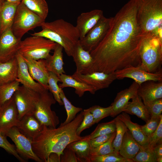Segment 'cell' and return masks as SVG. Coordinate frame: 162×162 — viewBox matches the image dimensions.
<instances>
[{"label":"cell","instance_id":"60d3db41","mask_svg":"<svg viewBox=\"0 0 162 162\" xmlns=\"http://www.w3.org/2000/svg\"><path fill=\"white\" fill-rule=\"evenodd\" d=\"M161 118V114L158 116L151 117L146 124L141 126L142 132L148 139L157 128Z\"/></svg>","mask_w":162,"mask_h":162},{"label":"cell","instance_id":"30bf717a","mask_svg":"<svg viewBox=\"0 0 162 162\" xmlns=\"http://www.w3.org/2000/svg\"><path fill=\"white\" fill-rule=\"evenodd\" d=\"M113 17L101 19L79 43L85 50L90 52L103 40L110 26Z\"/></svg>","mask_w":162,"mask_h":162},{"label":"cell","instance_id":"8d00e7d4","mask_svg":"<svg viewBox=\"0 0 162 162\" xmlns=\"http://www.w3.org/2000/svg\"><path fill=\"white\" fill-rule=\"evenodd\" d=\"M90 162H134L132 159L124 158L115 152L90 157Z\"/></svg>","mask_w":162,"mask_h":162},{"label":"cell","instance_id":"7dc6e473","mask_svg":"<svg viewBox=\"0 0 162 162\" xmlns=\"http://www.w3.org/2000/svg\"><path fill=\"white\" fill-rule=\"evenodd\" d=\"M113 133L89 139V142L91 148L97 147L106 142L112 136Z\"/></svg>","mask_w":162,"mask_h":162},{"label":"cell","instance_id":"d590c367","mask_svg":"<svg viewBox=\"0 0 162 162\" xmlns=\"http://www.w3.org/2000/svg\"><path fill=\"white\" fill-rule=\"evenodd\" d=\"M116 130L114 119L108 122L98 124L94 130L88 136L89 139H92L100 136L112 133L116 131Z\"/></svg>","mask_w":162,"mask_h":162},{"label":"cell","instance_id":"f546056e","mask_svg":"<svg viewBox=\"0 0 162 162\" xmlns=\"http://www.w3.org/2000/svg\"><path fill=\"white\" fill-rule=\"evenodd\" d=\"M123 112L131 115H134L146 122L151 118L149 112L142 99L137 94L131 99Z\"/></svg>","mask_w":162,"mask_h":162},{"label":"cell","instance_id":"681fc988","mask_svg":"<svg viewBox=\"0 0 162 162\" xmlns=\"http://www.w3.org/2000/svg\"><path fill=\"white\" fill-rule=\"evenodd\" d=\"M153 150L157 158L162 157V143L156 145Z\"/></svg>","mask_w":162,"mask_h":162},{"label":"cell","instance_id":"b9f144b4","mask_svg":"<svg viewBox=\"0 0 162 162\" xmlns=\"http://www.w3.org/2000/svg\"><path fill=\"white\" fill-rule=\"evenodd\" d=\"M0 147L4 149L8 153L12 154L19 161L26 162L17 153L14 146L10 143L7 139L6 136L0 134Z\"/></svg>","mask_w":162,"mask_h":162},{"label":"cell","instance_id":"f907efd6","mask_svg":"<svg viewBox=\"0 0 162 162\" xmlns=\"http://www.w3.org/2000/svg\"><path fill=\"white\" fill-rule=\"evenodd\" d=\"M8 2H15V3H20V2L22 0H6Z\"/></svg>","mask_w":162,"mask_h":162},{"label":"cell","instance_id":"74e56055","mask_svg":"<svg viewBox=\"0 0 162 162\" xmlns=\"http://www.w3.org/2000/svg\"><path fill=\"white\" fill-rule=\"evenodd\" d=\"M92 114L95 123H97L103 118L110 116L112 112V106L104 107L99 105H94L88 108Z\"/></svg>","mask_w":162,"mask_h":162},{"label":"cell","instance_id":"ffe728a7","mask_svg":"<svg viewBox=\"0 0 162 162\" xmlns=\"http://www.w3.org/2000/svg\"><path fill=\"white\" fill-rule=\"evenodd\" d=\"M139 85L134 81L128 88L117 93L111 104L112 112L110 116L114 117L123 112L127 106L129 100L137 94Z\"/></svg>","mask_w":162,"mask_h":162},{"label":"cell","instance_id":"bcb514c9","mask_svg":"<svg viewBox=\"0 0 162 162\" xmlns=\"http://www.w3.org/2000/svg\"><path fill=\"white\" fill-rule=\"evenodd\" d=\"M60 162H78V158L74 152L71 149L66 148L60 156Z\"/></svg>","mask_w":162,"mask_h":162},{"label":"cell","instance_id":"816d5d0a","mask_svg":"<svg viewBox=\"0 0 162 162\" xmlns=\"http://www.w3.org/2000/svg\"><path fill=\"white\" fill-rule=\"evenodd\" d=\"M157 162H162V157H159L157 158Z\"/></svg>","mask_w":162,"mask_h":162},{"label":"cell","instance_id":"9c48e42d","mask_svg":"<svg viewBox=\"0 0 162 162\" xmlns=\"http://www.w3.org/2000/svg\"><path fill=\"white\" fill-rule=\"evenodd\" d=\"M39 93L23 86H20L13 96L20 119L27 115L34 114Z\"/></svg>","mask_w":162,"mask_h":162},{"label":"cell","instance_id":"f1b7e54d","mask_svg":"<svg viewBox=\"0 0 162 162\" xmlns=\"http://www.w3.org/2000/svg\"><path fill=\"white\" fill-rule=\"evenodd\" d=\"M89 140L87 135L82 139L70 143L66 147L74 152L79 162H90L91 148Z\"/></svg>","mask_w":162,"mask_h":162},{"label":"cell","instance_id":"836d02e7","mask_svg":"<svg viewBox=\"0 0 162 162\" xmlns=\"http://www.w3.org/2000/svg\"><path fill=\"white\" fill-rule=\"evenodd\" d=\"M116 134L112 143L114 152L119 154V151L124 135L128 128L125 124L117 117L115 119Z\"/></svg>","mask_w":162,"mask_h":162},{"label":"cell","instance_id":"3957f363","mask_svg":"<svg viewBox=\"0 0 162 162\" xmlns=\"http://www.w3.org/2000/svg\"><path fill=\"white\" fill-rule=\"evenodd\" d=\"M40 31L31 34L49 39L61 45L66 54L72 56L74 48L80 40L79 32L75 26L60 19L51 22L44 21Z\"/></svg>","mask_w":162,"mask_h":162},{"label":"cell","instance_id":"e0dca14e","mask_svg":"<svg viewBox=\"0 0 162 162\" xmlns=\"http://www.w3.org/2000/svg\"><path fill=\"white\" fill-rule=\"evenodd\" d=\"M72 56L76 66L75 72L86 74L94 72L93 60L90 52L84 50L79 41L74 48Z\"/></svg>","mask_w":162,"mask_h":162},{"label":"cell","instance_id":"ac0fdd59","mask_svg":"<svg viewBox=\"0 0 162 162\" xmlns=\"http://www.w3.org/2000/svg\"><path fill=\"white\" fill-rule=\"evenodd\" d=\"M28 66L29 73L33 79L48 90V80L49 71L45 59L35 60L23 57Z\"/></svg>","mask_w":162,"mask_h":162},{"label":"cell","instance_id":"4dcf8cb0","mask_svg":"<svg viewBox=\"0 0 162 162\" xmlns=\"http://www.w3.org/2000/svg\"><path fill=\"white\" fill-rule=\"evenodd\" d=\"M21 2L30 10L45 20L49 12L48 4L45 0H22Z\"/></svg>","mask_w":162,"mask_h":162},{"label":"cell","instance_id":"d6986e66","mask_svg":"<svg viewBox=\"0 0 162 162\" xmlns=\"http://www.w3.org/2000/svg\"><path fill=\"white\" fill-rule=\"evenodd\" d=\"M16 57L18 63L17 78L16 80L25 87L37 92L40 93L46 90L32 77L23 57L18 52Z\"/></svg>","mask_w":162,"mask_h":162},{"label":"cell","instance_id":"f5cc1de1","mask_svg":"<svg viewBox=\"0 0 162 162\" xmlns=\"http://www.w3.org/2000/svg\"><path fill=\"white\" fill-rule=\"evenodd\" d=\"M5 0H0V8L1 7V6H2Z\"/></svg>","mask_w":162,"mask_h":162},{"label":"cell","instance_id":"1f68e13d","mask_svg":"<svg viewBox=\"0 0 162 162\" xmlns=\"http://www.w3.org/2000/svg\"><path fill=\"white\" fill-rule=\"evenodd\" d=\"M60 97L63 102L67 114L66 120L60 124V125H63L70 123L76 117V114L82 111V109L80 107H76L72 104L66 97L62 89L61 90Z\"/></svg>","mask_w":162,"mask_h":162},{"label":"cell","instance_id":"ee69618b","mask_svg":"<svg viewBox=\"0 0 162 162\" xmlns=\"http://www.w3.org/2000/svg\"><path fill=\"white\" fill-rule=\"evenodd\" d=\"M162 142V118L159 124L154 133L148 139V147L153 149L157 145Z\"/></svg>","mask_w":162,"mask_h":162},{"label":"cell","instance_id":"f35d334b","mask_svg":"<svg viewBox=\"0 0 162 162\" xmlns=\"http://www.w3.org/2000/svg\"><path fill=\"white\" fill-rule=\"evenodd\" d=\"M116 134V131L113 133L112 136L106 142L97 147L91 148L90 152V157L114 152V149L112 143Z\"/></svg>","mask_w":162,"mask_h":162},{"label":"cell","instance_id":"ab89813d","mask_svg":"<svg viewBox=\"0 0 162 162\" xmlns=\"http://www.w3.org/2000/svg\"><path fill=\"white\" fill-rule=\"evenodd\" d=\"M132 160L134 162H157L153 149L148 147L140 149Z\"/></svg>","mask_w":162,"mask_h":162},{"label":"cell","instance_id":"ba28073f","mask_svg":"<svg viewBox=\"0 0 162 162\" xmlns=\"http://www.w3.org/2000/svg\"><path fill=\"white\" fill-rule=\"evenodd\" d=\"M56 101L52 94L48 90L39 93L34 115L42 125L55 128L60 120L55 112L51 109V106Z\"/></svg>","mask_w":162,"mask_h":162},{"label":"cell","instance_id":"5b68a950","mask_svg":"<svg viewBox=\"0 0 162 162\" xmlns=\"http://www.w3.org/2000/svg\"><path fill=\"white\" fill-rule=\"evenodd\" d=\"M140 55L141 64L139 67L142 69L150 73L157 72L162 63V40L151 33L145 35Z\"/></svg>","mask_w":162,"mask_h":162},{"label":"cell","instance_id":"f6af8a7d","mask_svg":"<svg viewBox=\"0 0 162 162\" xmlns=\"http://www.w3.org/2000/svg\"><path fill=\"white\" fill-rule=\"evenodd\" d=\"M146 106L151 117L160 116L162 112V98L155 100Z\"/></svg>","mask_w":162,"mask_h":162},{"label":"cell","instance_id":"d6a6232c","mask_svg":"<svg viewBox=\"0 0 162 162\" xmlns=\"http://www.w3.org/2000/svg\"><path fill=\"white\" fill-rule=\"evenodd\" d=\"M20 83L16 80L0 85V106L10 100L18 89Z\"/></svg>","mask_w":162,"mask_h":162},{"label":"cell","instance_id":"277c9868","mask_svg":"<svg viewBox=\"0 0 162 162\" xmlns=\"http://www.w3.org/2000/svg\"><path fill=\"white\" fill-rule=\"evenodd\" d=\"M137 18L144 35L161 26L162 0H137Z\"/></svg>","mask_w":162,"mask_h":162},{"label":"cell","instance_id":"4fadbf2b","mask_svg":"<svg viewBox=\"0 0 162 162\" xmlns=\"http://www.w3.org/2000/svg\"><path fill=\"white\" fill-rule=\"evenodd\" d=\"M19 120L18 111L13 96L0 106V134L6 136L11 128L17 125Z\"/></svg>","mask_w":162,"mask_h":162},{"label":"cell","instance_id":"2e32d148","mask_svg":"<svg viewBox=\"0 0 162 162\" xmlns=\"http://www.w3.org/2000/svg\"><path fill=\"white\" fill-rule=\"evenodd\" d=\"M104 16L103 10L98 9L81 13L77 17L75 26L80 35V40Z\"/></svg>","mask_w":162,"mask_h":162},{"label":"cell","instance_id":"d4e9b609","mask_svg":"<svg viewBox=\"0 0 162 162\" xmlns=\"http://www.w3.org/2000/svg\"><path fill=\"white\" fill-rule=\"evenodd\" d=\"M63 47L56 44L52 55L50 54L45 59L47 68L49 72L53 73L58 76L65 74L63 65Z\"/></svg>","mask_w":162,"mask_h":162},{"label":"cell","instance_id":"4316f807","mask_svg":"<svg viewBox=\"0 0 162 162\" xmlns=\"http://www.w3.org/2000/svg\"><path fill=\"white\" fill-rule=\"evenodd\" d=\"M142 148L134 139L128 129L124 135L119 154L124 158L132 159Z\"/></svg>","mask_w":162,"mask_h":162},{"label":"cell","instance_id":"7c38bea8","mask_svg":"<svg viewBox=\"0 0 162 162\" xmlns=\"http://www.w3.org/2000/svg\"><path fill=\"white\" fill-rule=\"evenodd\" d=\"M116 79L121 80L127 78L133 79L140 86L148 81L162 82V73L160 70L155 73H150L142 69L139 66H131L114 72Z\"/></svg>","mask_w":162,"mask_h":162},{"label":"cell","instance_id":"db71d44e","mask_svg":"<svg viewBox=\"0 0 162 162\" xmlns=\"http://www.w3.org/2000/svg\"><path fill=\"white\" fill-rule=\"evenodd\" d=\"M1 35V29H0V37Z\"/></svg>","mask_w":162,"mask_h":162},{"label":"cell","instance_id":"8992f818","mask_svg":"<svg viewBox=\"0 0 162 162\" xmlns=\"http://www.w3.org/2000/svg\"><path fill=\"white\" fill-rule=\"evenodd\" d=\"M56 44L44 37L32 35L21 41L18 52L25 58L35 60L46 59Z\"/></svg>","mask_w":162,"mask_h":162},{"label":"cell","instance_id":"52a82bcc","mask_svg":"<svg viewBox=\"0 0 162 162\" xmlns=\"http://www.w3.org/2000/svg\"><path fill=\"white\" fill-rule=\"evenodd\" d=\"M44 20L28 9L21 2L17 7L11 27L14 35L21 40L29 31L40 26Z\"/></svg>","mask_w":162,"mask_h":162},{"label":"cell","instance_id":"7a4b0ae2","mask_svg":"<svg viewBox=\"0 0 162 162\" xmlns=\"http://www.w3.org/2000/svg\"><path fill=\"white\" fill-rule=\"evenodd\" d=\"M83 118L82 110L70 123L52 128L43 125L39 134L32 140L33 150L43 162L46 161L52 153L60 157L70 143L83 138L76 130Z\"/></svg>","mask_w":162,"mask_h":162},{"label":"cell","instance_id":"83f0119b","mask_svg":"<svg viewBox=\"0 0 162 162\" xmlns=\"http://www.w3.org/2000/svg\"><path fill=\"white\" fill-rule=\"evenodd\" d=\"M18 68L16 56L5 62H0V85L16 80Z\"/></svg>","mask_w":162,"mask_h":162},{"label":"cell","instance_id":"9a60e30c","mask_svg":"<svg viewBox=\"0 0 162 162\" xmlns=\"http://www.w3.org/2000/svg\"><path fill=\"white\" fill-rule=\"evenodd\" d=\"M21 40L14 35L11 28L3 32L0 37V62H5L16 57Z\"/></svg>","mask_w":162,"mask_h":162},{"label":"cell","instance_id":"c3c4849f","mask_svg":"<svg viewBox=\"0 0 162 162\" xmlns=\"http://www.w3.org/2000/svg\"><path fill=\"white\" fill-rule=\"evenodd\" d=\"M45 162H60V157L56 153H52L49 155Z\"/></svg>","mask_w":162,"mask_h":162},{"label":"cell","instance_id":"7402d4cb","mask_svg":"<svg viewBox=\"0 0 162 162\" xmlns=\"http://www.w3.org/2000/svg\"><path fill=\"white\" fill-rule=\"evenodd\" d=\"M43 126L34 114L23 116L16 126L19 130L31 140L35 137L41 131Z\"/></svg>","mask_w":162,"mask_h":162},{"label":"cell","instance_id":"44dd1931","mask_svg":"<svg viewBox=\"0 0 162 162\" xmlns=\"http://www.w3.org/2000/svg\"><path fill=\"white\" fill-rule=\"evenodd\" d=\"M137 94L145 106L155 100L162 98V82H145L139 86Z\"/></svg>","mask_w":162,"mask_h":162},{"label":"cell","instance_id":"6da1fadb","mask_svg":"<svg viewBox=\"0 0 162 162\" xmlns=\"http://www.w3.org/2000/svg\"><path fill=\"white\" fill-rule=\"evenodd\" d=\"M137 0H130L113 17L100 42L90 52L94 72L106 73L141 64L140 48L145 35L138 24Z\"/></svg>","mask_w":162,"mask_h":162},{"label":"cell","instance_id":"484cf974","mask_svg":"<svg viewBox=\"0 0 162 162\" xmlns=\"http://www.w3.org/2000/svg\"><path fill=\"white\" fill-rule=\"evenodd\" d=\"M61 83L58 85L59 87L63 89L70 87L75 89V93L79 97H82L85 92H88L94 94L96 91L93 87L77 80L71 76L63 74L59 77Z\"/></svg>","mask_w":162,"mask_h":162},{"label":"cell","instance_id":"8fae6325","mask_svg":"<svg viewBox=\"0 0 162 162\" xmlns=\"http://www.w3.org/2000/svg\"><path fill=\"white\" fill-rule=\"evenodd\" d=\"M5 135L14 142L17 153L23 159L26 160L30 159L37 162H43L33 150L32 140L21 132L16 127L11 128Z\"/></svg>","mask_w":162,"mask_h":162},{"label":"cell","instance_id":"cb8c5ba5","mask_svg":"<svg viewBox=\"0 0 162 162\" xmlns=\"http://www.w3.org/2000/svg\"><path fill=\"white\" fill-rule=\"evenodd\" d=\"M126 125L134 139L144 148L148 147V139L142 132L141 125L133 122L130 116L122 112L117 116Z\"/></svg>","mask_w":162,"mask_h":162},{"label":"cell","instance_id":"603a6c76","mask_svg":"<svg viewBox=\"0 0 162 162\" xmlns=\"http://www.w3.org/2000/svg\"><path fill=\"white\" fill-rule=\"evenodd\" d=\"M20 3L12 2L5 0L0 8V27L1 34L11 28L17 7Z\"/></svg>","mask_w":162,"mask_h":162},{"label":"cell","instance_id":"e575fe53","mask_svg":"<svg viewBox=\"0 0 162 162\" xmlns=\"http://www.w3.org/2000/svg\"><path fill=\"white\" fill-rule=\"evenodd\" d=\"M61 82V80L56 75L50 72L48 80L49 91L52 94L54 98L60 106L63 105V103L60 97V93L62 88H60L58 82Z\"/></svg>","mask_w":162,"mask_h":162},{"label":"cell","instance_id":"5bb4252c","mask_svg":"<svg viewBox=\"0 0 162 162\" xmlns=\"http://www.w3.org/2000/svg\"><path fill=\"white\" fill-rule=\"evenodd\" d=\"M71 76L77 80L93 87L96 91L108 87L116 79L114 73L107 74L99 71L86 74L75 72Z\"/></svg>","mask_w":162,"mask_h":162},{"label":"cell","instance_id":"7bdbcfd3","mask_svg":"<svg viewBox=\"0 0 162 162\" xmlns=\"http://www.w3.org/2000/svg\"><path fill=\"white\" fill-rule=\"evenodd\" d=\"M82 112L83 118L76 130L77 134L79 136L83 130L89 128L94 124L93 116L88 109H84Z\"/></svg>","mask_w":162,"mask_h":162}]
</instances>
